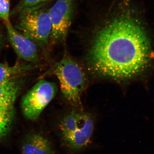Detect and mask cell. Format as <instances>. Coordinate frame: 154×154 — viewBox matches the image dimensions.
Instances as JSON below:
<instances>
[{"label":"cell","mask_w":154,"mask_h":154,"mask_svg":"<svg viewBox=\"0 0 154 154\" xmlns=\"http://www.w3.org/2000/svg\"><path fill=\"white\" fill-rule=\"evenodd\" d=\"M149 44L136 20L124 15L99 30L89 51L88 62L97 74L116 80L132 78L148 62Z\"/></svg>","instance_id":"cell-1"},{"label":"cell","mask_w":154,"mask_h":154,"mask_svg":"<svg viewBox=\"0 0 154 154\" xmlns=\"http://www.w3.org/2000/svg\"><path fill=\"white\" fill-rule=\"evenodd\" d=\"M42 4L23 9L14 28L37 45L43 46L50 38L51 24L48 11L42 8Z\"/></svg>","instance_id":"cell-2"},{"label":"cell","mask_w":154,"mask_h":154,"mask_svg":"<svg viewBox=\"0 0 154 154\" xmlns=\"http://www.w3.org/2000/svg\"><path fill=\"white\" fill-rule=\"evenodd\" d=\"M94 128L93 119L88 114L72 111L61 121L62 138L69 148L82 149L90 143Z\"/></svg>","instance_id":"cell-3"},{"label":"cell","mask_w":154,"mask_h":154,"mask_svg":"<svg viewBox=\"0 0 154 154\" xmlns=\"http://www.w3.org/2000/svg\"><path fill=\"white\" fill-rule=\"evenodd\" d=\"M54 72L65 98L73 104L80 103L86 79L80 66L72 59L65 57L56 65Z\"/></svg>","instance_id":"cell-4"},{"label":"cell","mask_w":154,"mask_h":154,"mask_svg":"<svg viewBox=\"0 0 154 154\" xmlns=\"http://www.w3.org/2000/svg\"><path fill=\"white\" fill-rule=\"evenodd\" d=\"M57 92V87L54 83L39 80L22 97L21 107L24 116L31 121L38 119Z\"/></svg>","instance_id":"cell-5"},{"label":"cell","mask_w":154,"mask_h":154,"mask_svg":"<svg viewBox=\"0 0 154 154\" xmlns=\"http://www.w3.org/2000/svg\"><path fill=\"white\" fill-rule=\"evenodd\" d=\"M73 0H57L48 10L51 24L50 39L60 42L66 38L71 24Z\"/></svg>","instance_id":"cell-6"},{"label":"cell","mask_w":154,"mask_h":154,"mask_svg":"<svg viewBox=\"0 0 154 154\" xmlns=\"http://www.w3.org/2000/svg\"><path fill=\"white\" fill-rule=\"evenodd\" d=\"M8 39L17 55L29 62L38 61L37 45L32 40L16 30L11 22H5Z\"/></svg>","instance_id":"cell-7"},{"label":"cell","mask_w":154,"mask_h":154,"mask_svg":"<svg viewBox=\"0 0 154 154\" xmlns=\"http://www.w3.org/2000/svg\"><path fill=\"white\" fill-rule=\"evenodd\" d=\"M22 154H54L51 144L46 138L38 134H28L22 146Z\"/></svg>","instance_id":"cell-8"},{"label":"cell","mask_w":154,"mask_h":154,"mask_svg":"<svg viewBox=\"0 0 154 154\" xmlns=\"http://www.w3.org/2000/svg\"><path fill=\"white\" fill-rule=\"evenodd\" d=\"M21 86V82L17 78L0 84V107L14 106Z\"/></svg>","instance_id":"cell-9"},{"label":"cell","mask_w":154,"mask_h":154,"mask_svg":"<svg viewBox=\"0 0 154 154\" xmlns=\"http://www.w3.org/2000/svg\"><path fill=\"white\" fill-rule=\"evenodd\" d=\"M30 68V66L25 65L17 64L11 66L5 64L0 63V84L18 78V76L28 70Z\"/></svg>","instance_id":"cell-10"},{"label":"cell","mask_w":154,"mask_h":154,"mask_svg":"<svg viewBox=\"0 0 154 154\" xmlns=\"http://www.w3.org/2000/svg\"><path fill=\"white\" fill-rule=\"evenodd\" d=\"M14 116V106L0 107V140L11 131Z\"/></svg>","instance_id":"cell-11"},{"label":"cell","mask_w":154,"mask_h":154,"mask_svg":"<svg viewBox=\"0 0 154 154\" xmlns=\"http://www.w3.org/2000/svg\"><path fill=\"white\" fill-rule=\"evenodd\" d=\"M49 0H21L11 12V16L19 14L23 9L44 4Z\"/></svg>","instance_id":"cell-12"},{"label":"cell","mask_w":154,"mask_h":154,"mask_svg":"<svg viewBox=\"0 0 154 154\" xmlns=\"http://www.w3.org/2000/svg\"><path fill=\"white\" fill-rule=\"evenodd\" d=\"M11 0H0V18L5 22H10Z\"/></svg>","instance_id":"cell-13"},{"label":"cell","mask_w":154,"mask_h":154,"mask_svg":"<svg viewBox=\"0 0 154 154\" xmlns=\"http://www.w3.org/2000/svg\"><path fill=\"white\" fill-rule=\"evenodd\" d=\"M3 45V38L2 36V33L0 32V49L2 46Z\"/></svg>","instance_id":"cell-14"}]
</instances>
